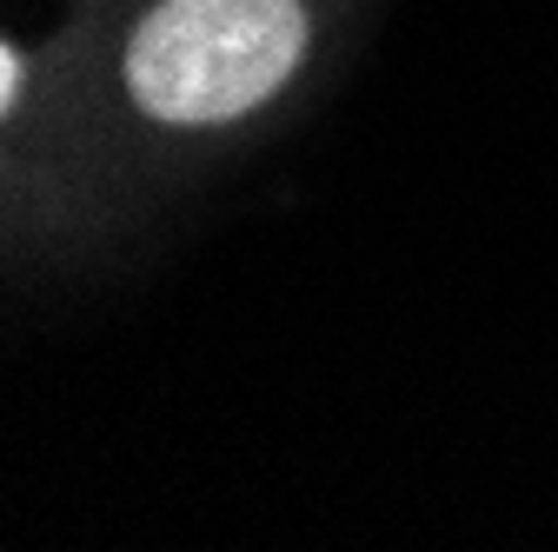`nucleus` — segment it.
<instances>
[{
	"instance_id": "obj_1",
	"label": "nucleus",
	"mask_w": 558,
	"mask_h": 552,
	"mask_svg": "<svg viewBox=\"0 0 558 552\" xmlns=\"http://www.w3.org/2000/svg\"><path fill=\"white\" fill-rule=\"evenodd\" d=\"M300 47V0H160L126 47V87L154 120H233L287 87Z\"/></svg>"
},
{
	"instance_id": "obj_2",
	"label": "nucleus",
	"mask_w": 558,
	"mask_h": 552,
	"mask_svg": "<svg viewBox=\"0 0 558 552\" xmlns=\"http://www.w3.org/2000/svg\"><path fill=\"white\" fill-rule=\"evenodd\" d=\"M14 94H21V53L8 47L0 53V107H14Z\"/></svg>"
}]
</instances>
